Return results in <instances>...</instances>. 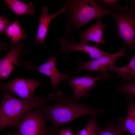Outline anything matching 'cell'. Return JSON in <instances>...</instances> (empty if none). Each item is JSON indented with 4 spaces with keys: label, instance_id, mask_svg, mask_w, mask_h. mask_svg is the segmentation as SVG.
Here are the masks:
<instances>
[{
    "label": "cell",
    "instance_id": "obj_9",
    "mask_svg": "<svg viewBox=\"0 0 135 135\" xmlns=\"http://www.w3.org/2000/svg\"><path fill=\"white\" fill-rule=\"evenodd\" d=\"M27 52L24 45L20 42L12 44L10 50L0 61V79H6L19 61L20 55Z\"/></svg>",
    "mask_w": 135,
    "mask_h": 135
},
{
    "label": "cell",
    "instance_id": "obj_18",
    "mask_svg": "<svg viewBox=\"0 0 135 135\" xmlns=\"http://www.w3.org/2000/svg\"><path fill=\"white\" fill-rule=\"evenodd\" d=\"M87 124L84 128L77 132L75 135H96L99 126L96 123L95 116L91 117Z\"/></svg>",
    "mask_w": 135,
    "mask_h": 135
},
{
    "label": "cell",
    "instance_id": "obj_16",
    "mask_svg": "<svg viewBox=\"0 0 135 135\" xmlns=\"http://www.w3.org/2000/svg\"><path fill=\"white\" fill-rule=\"evenodd\" d=\"M135 50V48L134 49ZM108 70L119 75L121 77L130 82H135V53L129 63L122 67L112 66Z\"/></svg>",
    "mask_w": 135,
    "mask_h": 135
},
{
    "label": "cell",
    "instance_id": "obj_7",
    "mask_svg": "<svg viewBox=\"0 0 135 135\" xmlns=\"http://www.w3.org/2000/svg\"><path fill=\"white\" fill-rule=\"evenodd\" d=\"M126 50L125 47L123 46L119 51L114 54H110L109 55L92 59L87 62L80 61L78 66L74 73L77 74L82 70H86L90 72L108 70L114 66L115 62L118 58L126 56L125 54Z\"/></svg>",
    "mask_w": 135,
    "mask_h": 135
},
{
    "label": "cell",
    "instance_id": "obj_10",
    "mask_svg": "<svg viewBox=\"0 0 135 135\" xmlns=\"http://www.w3.org/2000/svg\"><path fill=\"white\" fill-rule=\"evenodd\" d=\"M74 38L66 40L62 37L59 39V41L62 45L60 49L62 52H66L65 57H67L73 51H80L83 52L92 59L96 58L99 57L109 55L110 54L104 52L99 48L97 46H93L86 43L74 44L73 43Z\"/></svg>",
    "mask_w": 135,
    "mask_h": 135
},
{
    "label": "cell",
    "instance_id": "obj_4",
    "mask_svg": "<svg viewBox=\"0 0 135 135\" xmlns=\"http://www.w3.org/2000/svg\"><path fill=\"white\" fill-rule=\"evenodd\" d=\"M115 20L118 36L129 47L135 48V12L126 2L119 5L111 14Z\"/></svg>",
    "mask_w": 135,
    "mask_h": 135
},
{
    "label": "cell",
    "instance_id": "obj_14",
    "mask_svg": "<svg viewBox=\"0 0 135 135\" xmlns=\"http://www.w3.org/2000/svg\"><path fill=\"white\" fill-rule=\"evenodd\" d=\"M127 95L128 106L126 116L125 118H121L118 119L116 124L123 134L128 133L135 135V101L133 96Z\"/></svg>",
    "mask_w": 135,
    "mask_h": 135
},
{
    "label": "cell",
    "instance_id": "obj_12",
    "mask_svg": "<svg viewBox=\"0 0 135 135\" xmlns=\"http://www.w3.org/2000/svg\"><path fill=\"white\" fill-rule=\"evenodd\" d=\"M69 0H68L61 9L52 14L48 13L49 9L47 7H43L41 8L37 34L34 37L36 39L34 43L36 45L40 44L45 46L44 42L50 22L61 13L66 12Z\"/></svg>",
    "mask_w": 135,
    "mask_h": 135
},
{
    "label": "cell",
    "instance_id": "obj_26",
    "mask_svg": "<svg viewBox=\"0 0 135 135\" xmlns=\"http://www.w3.org/2000/svg\"><path fill=\"white\" fill-rule=\"evenodd\" d=\"M131 2L132 7V8L135 12V0H131Z\"/></svg>",
    "mask_w": 135,
    "mask_h": 135
},
{
    "label": "cell",
    "instance_id": "obj_6",
    "mask_svg": "<svg viewBox=\"0 0 135 135\" xmlns=\"http://www.w3.org/2000/svg\"><path fill=\"white\" fill-rule=\"evenodd\" d=\"M41 84L40 81L34 80L16 78L7 84L1 83L0 88L3 91L12 92L27 101H32L39 97L34 96L35 89Z\"/></svg>",
    "mask_w": 135,
    "mask_h": 135
},
{
    "label": "cell",
    "instance_id": "obj_21",
    "mask_svg": "<svg viewBox=\"0 0 135 135\" xmlns=\"http://www.w3.org/2000/svg\"><path fill=\"white\" fill-rule=\"evenodd\" d=\"M116 89L123 94L135 96V82L125 84ZM134 100L135 101V99Z\"/></svg>",
    "mask_w": 135,
    "mask_h": 135
},
{
    "label": "cell",
    "instance_id": "obj_1",
    "mask_svg": "<svg viewBox=\"0 0 135 135\" xmlns=\"http://www.w3.org/2000/svg\"><path fill=\"white\" fill-rule=\"evenodd\" d=\"M54 103L45 104L39 108L44 118L52 122L56 128L70 123L80 116L86 115L91 117L102 114L103 108L90 106L77 100L73 94H60Z\"/></svg>",
    "mask_w": 135,
    "mask_h": 135
},
{
    "label": "cell",
    "instance_id": "obj_22",
    "mask_svg": "<svg viewBox=\"0 0 135 135\" xmlns=\"http://www.w3.org/2000/svg\"><path fill=\"white\" fill-rule=\"evenodd\" d=\"M10 22V20L2 16H0V33H2L4 32Z\"/></svg>",
    "mask_w": 135,
    "mask_h": 135
},
{
    "label": "cell",
    "instance_id": "obj_23",
    "mask_svg": "<svg viewBox=\"0 0 135 135\" xmlns=\"http://www.w3.org/2000/svg\"><path fill=\"white\" fill-rule=\"evenodd\" d=\"M58 135H75L70 128L67 129L61 128L58 133Z\"/></svg>",
    "mask_w": 135,
    "mask_h": 135
},
{
    "label": "cell",
    "instance_id": "obj_3",
    "mask_svg": "<svg viewBox=\"0 0 135 135\" xmlns=\"http://www.w3.org/2000/svg\"><path fill=\"white\" fill-rule=\"evenodd\" d=\"M69 0L67 13L68 27L64 36H67L73 30H80L82 26H86L91 20L106 15H110L113 11L105 10L100 6L96 0Z\"/></svg>",
    "mask_w": 135,
    "mask_h": 135
},
{
    "label": "cell",
    "instance_id": "obj_25",
    "mask_svg": "<svg viewBox=\"0 0 135 135\" xmlns=\"http://www.w3.org/2000/svg\"><path fill=\"white\" fill-rule=\"evenodd\" d=\"M6 135H19L17 130H14L9 132Z\"/></svg>",
    "mask_w": 135,
    "mask_h": 135
},
{
    "label": "cell",
    "instance_id": "obj_13",
    "mask_svg": "<svg viewBox=\"0 0 135 135\" xmlns=\"http://www.w3.org/2000/svg\"><path fill=\"white\" fill-rule=\"evenodd\" d=\"M103 17L99 18L93 25L87 28L81 32L79 43L88 44L89 42H92L98 46L105 42L103 32L104 29L110 25L104 24L102 23Z\"/></svg>",
    "mask_w": 135,
    "mask_h": 135
},
{
    "label": "cell",
    "instance_id": "obj_17",
    "mask_svg": "<svg viewBox=\"0 0 135 135\" xmlns=\"http://www.w3.org/2000/svg\"><path fill=\"white\" fill-rule=\"evenodd\" d=\"M4 33L12 44L24 40L27 37L25 31L20 26L18 20L8 27Z\"/></svg>",
    "mask_w": 135,
    "mask_h": 135
},
{
    "label": "cell",
    "instance_id": "obj_8",
    "mask_svg": "<svg viewBox=\"0 0 135 135\" xmlns=\"http://www.w3.org/2000/svg\"><path fill=\"white\" fill-rule=\"evenodd\" d=\"M58 56H51L47 62L40 66H35L30 62H26L25 64L26 67L29 70L34 69L38 72L48 76L51 80V85L56 92H58L57 86L60 82L62 80L70 79V77L69 72L62 73L58 70L56 64V60Z\"/></svg>",
    "mask_w": 135,
    "mask_h": 135
},
{
    "label": "cell",
    "instance_id": "obj_15",
    "mask_svg": "<svg viewBox=\"0 0 135 135\" xmlns=\"http://www.w3.org/2000/svg\"><path fill=\"white\" fill-rule=\"evenodd\" d=\"M8 5L7 8L17 16L22 15H32L35 10L32 3L30 2L27 4L18 0H4Z\"/></svg>",
    "mask_w": 135,
    "mask_h": 135
},
{
    "label": "cell",
    "instance_id": "obj_2",
    "mask_svg": "<svg viewBox=\"0 0 135 135\" xmlns=\"http://www.w3.org/2000/svg\"><path fill=\"white\" fill-rule=\"evenodd\" d=\"M4 91L0 106V130L10 127L17 128L28 112L39 109L47 102L56 100L58 96L56 92H52L44 99L39 97L34 100L27 101L17 98L8 91Z\"/></svg>",
    "mask_w": 135,
    "mask_h": 135
},
{
    "label": "cell",
    "instance_id": "obj_24",
    "mask_svg": "<svg viewBox=\"0 0 135 135\" xmlns=\"http://www.w3.org/2000/svg\"><path fill=\"white\" fill-rule=\"evenodd\" d=\"M53 129L48 130L46 128V135H58Z\"/></svg>",
    "mask_w": 135,
    "mask_h": 135
},
{
    "label": "cell",
    "instance_id": "obj_19",
    "mask_svg": "<svg viewBox=\"0 0 135 135\" xmlns=\"http://www.w3.org/2000/svg\"><path fill=\"white\" fill-rule=\"evenodd\" d=\"M123 133L120 128L116 124L108 121L106 127L102 129L98 127L96 135H122Z\"/></svg>",
    "mask_w": 135,
    "mask_h": 135
},
{
    "label": "cell",
    "instance_id": "obj_11",
    "mask_svg": "<svg viewBox=\"0 0 135 135\" xmlns=\"http://www.w3.org/2000/svg\"><path fill=\"white\" fill-rule=\"evenodd\" d=\"M102 77L103 76L93 77L89 75L79 77L72 76L66 82L72 88L75 98L80 100L81 97L88 95V91L94 87L96 81Z\"/></svg>",
    "mask_w": 135,
    "mask_h": 135
},
{
    "label": "cell",
    "instance_id": "obj_20",
    "mask_svg": "<svg viewBox=\"0 0 135 135\" xmlns=\"http://www.w3.org/2000/svg\"><path fill=\"white\" fill-rule=\"evenodd\" d=\"M120 0H96L98 4L102 8L106 10L114 11L119 6Z\"/></svg>",
    "mask_w": 135,
    "mask_h": 135
},
{
    "label": "cell",
    "instance_id": "obj_5",
    "mask_svg": "<svg viewBox=\"0 0 135 135\" xmlns=\"http://www.w3.org/2000/svg\"><path fill=\"white\" fill-rule=\"evenodd\" d=\"M45 118L41 111L33 109L24 116L17 128L19 135H46Z\"/></svg>",
    "mask_w": 135,
    "mask_h": 135
}]
</instances>
